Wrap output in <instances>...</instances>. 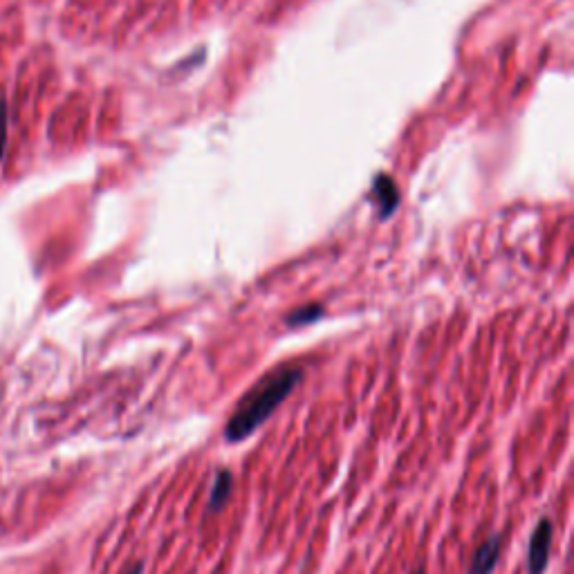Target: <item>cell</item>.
<instances>
[{
  "instance_id": "cell-1",
  "label": "cell",
  "mask_w": 574,
  "mask_h": 574,
  "mask_svg": "<svg viewBox=\"0 0 574 574\" xmlns=\"http://www.w3.org/2000/svg\"><path fill=\"white\" fill-rule=\"evenodd\" d=\"M303 382V370L296 366H285L265 375L252 391H249L231 418L225 424V440L229 444H238L263 427L272 418L276 409L290 397L296 386Z\"/></svg>"
},
{
  "instance_id": "cell-2",
  "label": "cell",
  "mask_w": 574,
  "mask_h": 574,
  "mask_svg": "<svg viewBox=\"0 0 574 574\" xmlns=\"http://www.w3.org/2000/svg\"><path fill=\"white\" fill-rule=\"evenodd\" d=\"M552 536H554V523L548 516H543L541 521L536 523L530 536V548H527V574H543L548 570Z\"/></svg>"
},
{
  "instance_id": "cell-3",
  "label": "cell",
  "mask_w": 574,
  "mask_h": 574,
  "mask_svg": "<svg viewBox=\"0 0 574 574\" xmlns=\"http://www.w3.org/2000/svg\"><path fill=\"white\" fill-rule=\"evenodd\" d=\"M501 550H503V534H492L485 543H480L467 574H494V570L501 563Z\"/></svg>"
},
{
  "instance_id": "cell-4",
  "label": "cell",
  "mask_w": 574,
  "mask_h": 574,
  "mask_svg": "<svg viewBox=\"0 0 574 574\" xmlns=\"http://www.w3.org/2000/svg\"><path fill=\"white\" fill-rule=\"evenodd\" d=\"M231 494H234V474H231L229 469H218L214 485H211V492H209V501H207L209 514L225 509Z\"/></svg>"
},
{
  "instance_id": "cell-5",
  "label": "cell",
  "mask_w": 574,
  "mask_h": 574,
  "mask_svg": "<svg viewBox=\"0 0 574 574\" xmlns=\"http://www.w3.org/2000/svg\"><path fill=\"white\" fill-rule=\"evenodd\" d=\"M7 126H9L7 99L0 97V162H3L5 151H7Z\"/></svg>"
},
{
  "instance_id": "cell-6",
  "label": "cell",
  "mask_w": 574,
  "mask_h": 574,
  "mask_svg": "<svg viewBox=\"0 0 574 574\" xmlns=\"http://www.w3.org/2000/svg\"><path fill=\"white\" fill-rule=\"evenodd\" d=\"M144 570H146L144 561H137V563H133V566H128L122 574H144Z\"/></svg>"
},
{
  "instance_id": "cell-7",
  "label": "cell",
  "mask_w": 574,
  "mask_h": 574,
  "mask_svg": "<svg viewBox=\"0 0 574 574\" xmlns=\"http://www.w3.org/2000/svg\"><path fill=\"white\" fill-rule=\"evenodd\" d=\"M413 574H424V568H418V570H415Z\"/></svg>"
}]
</instances>
